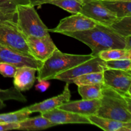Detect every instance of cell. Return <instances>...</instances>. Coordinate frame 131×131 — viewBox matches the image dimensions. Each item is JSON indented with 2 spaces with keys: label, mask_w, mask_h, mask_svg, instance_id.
Wrapping results in <instances>:
<instances>
[{
  "label": "cell",
  "mask_w": 131,
  "mask_h": 131,
  "mask_svg": "<svg viewBox=\"0 0 131 131\" xmlns=\"http://www.w3.org/2000/svg\"><path fill=\"white\" fill-rule=\"evenodd\" d=\"M63 35L72 37L88 46L91 54L97 56L100 52L110 49H125V38L114 31L110 26L97 24L91 29Z\"/></svg>",
  "instance_id": "obj_1"
},
{
  "label": "cell",
  "mask_w": 131,
  "mask_h": 131,
  "mask_svg": "<svg viewBox=\"0 0 131 131\" xmlns=\"http://www.w3.org/2000/svg\"><path fill=\"white\" fill-rule=\"evenodd\" d=\"M96 115L123 122H131V97L123 95L103 84Z\"/></svg>",
  "instance_id": "obj_2"
},
{
  "label": "cell",
  "mask_w": 131,
  "mask_h": 131,
  "mask_svg": "<svg viewBox=\"0 0 131 131\" xmlns=\"http://www.w3.org/2000/svg\"><path fill=\"white\" fill-rule=\"evenodd\" d=\"M94 56L92 54H72L64 53L56 49L52 54L43 62L37 70L38 81L51 80L58 74L67 71Z\"/></svg>",
  "instance_id": "obj_3"
},
{
  "label": "cell",
  "mask_w": 131,
  "mask_h": 131,
  "mask_svg": "<svg viewBox=\"0 0 131 131\" xmlns=\"http://www.w3.org/2000/svg\"><path fill=\"white\" fill-rule=\"evenodd\" d=\"M15 17L18 28L26 37L28 36L43 37L50 35L49 29L41 20L35 6L30 4L18 5Z\"/></svg>",
  "instance_id": "obj_4"
},
{
  "label": "cell",
  "mask_w": 131,
  "mask_h": 131,
  "mask_svg": "<svg viewBox=\"0 0 131 131\" xmlns=\"http://www.w3.org/2000/svg\"><path fill=\"white\" fill-rule=\"evenodd\" d=\"M0 44L34 58L27 43L26 37L14 20H6L0 23Z\"/></svg>",
  "instance_id": "obj_5"
},
{
  "label": "cell",
  "mask_w": 131,
  "mask_h": 131,
  "mask_svg": "<svg viewBox=\"0 0 131 131\" xmlns=\"http://www.w3.org/2000/svg\"><path fill=\"white\" fill-rule=\"evenodd\" d=\"M79 13L92 19L97 24L106 26H110L118 19L102 4L101 0L85 1Z\"/></svg>",
  "instance_id": "obj_6"
},
{
  "label": "cell",
  "mask_w": 131,
  "mask_h": 131,
  "mask_svg": "<svg viewBox=\"0 0 131 131\" xmlns=\"http://www.w3.org/2000/svg\"><path fill=\"white\" fill-rule=\"evenodd\" d=\"M103 84L123 95L131 97V72L106 69L103 71Z\"/></svg>",
  "instance_id": "obj_7"
},
{
  "label": "cell",
  "mask_w": 131,
  "mask_h": 131,
  "mask_svg": "<svg viewBox=\"0 0 131 131\" xmlns=\"http://www.w3.org/2000/svg\"><path fill=\"white\" fill-rule=\"evenodd\" d=\"M105 61L101 60L98 56H94L92 59L87 60L67 71L58 74L53 79L60 80L70 84L72 79L92 72H103L106 70Z\"/></svg>",
  "instance_id": "obj_8"
},
{
  "label": "cell",
  "mask_w": 131,
  "mask_h": 131,
  "mask_svg": "<svg viewBox=\"0 0 131 131\" xmlns=\"http://www.w3.org/2000/svg\"><path fill=\"white\" fill-rule=\"evenodd\" d=\"M97 24L90 18L78 13L61 19L57 26L52 29H49V32L63 35L65 33H73L91 29Z\"/></svg>",
  "instance_id": "obj_9"
},
{
  "label": "cell",
  "mask_w": 131,
  "mask_h": 131,
  "mask_svg": "<svg viewBox=\"0 0 131 131\" xmlns=\"http://www.w3.org/2000/svg\"><path fill=\"white\" fill-rule=\"evenodd\" d=\"M26 42L33 57L42 62L46 61L57 49L50 35L43 37L28 36Z\"/></svg>",
  "instance_id": "obj_10"
},
{
  "label": "cell",
  "mask_w": 131,
  "mask_h": 131,
  "mask_svg": "<svg viewBox=\"0 0 131 131\" xmlns=\"http://www.w3.org/2000/svg\"><path fill=\"white\" fill-rule=\"evenodd\" d=\"M0 62L7 63L17 68L28 67L38 70L43 62L26 56L0 44Z\"/></svg>",
  "instance_id": "obj_11"
},
{
  "label": "cell",
  "mask_w": 131,
  "mask_h": 131,
  "mask_svg": "<svg viewBox=\"0 0 131 131\" xmlns=\"http://www.w3.org/2000/svg\"><path fill=\"white\" fill-rule=\"evenodd\" d=\"M41 115L57 125L68 124H91L87 116L61 110L58 107L42 113Z\"/></svg>",
  "instance_id": "obj_12"
},
{
  "label": "cell",
  "mask_w": 131,
  "mask_h": 131,
  "mask_svg": "<svg viewBox=\"0 0 131 131\" xmlns=\"http://www.w3.org/2000/svg\"><path fill=\"white\" fill-rule=\"evenodd\" d=\"M69 83H66V85L64 86L62 93L58 95L46 99L42 102L35 103L31 106L26 107L31 113H42L57 108L63 103L70 101L71 93L69 88Z\"/></svg>",
  "instance_id": "obj_13"
},
{
  "label": "cell",
  "mask_w": 131,
  "mask_h": 131,
  "mask_svg": "<svg viewBox=\"0 0 131 131\" xmlns=\"http://www.w3.org/2000/svg\"><path fill=\"white\" fill-rule=\"evenodd\" d=\"M99 106L100 100L82 99L80 101H69L59 106L58 108L88 116L96 115Z\"/></svg>",
  "instance_id": "obj_14"
},
{
  "label": "cell",
  "mask_w": 131,
  "mask_h": 131,
  "mask_svg": "<svg viewBox=\"0 0 131 131\" xmlns=\"http://www.w3.org/2000/svg\"><path fill=\"white\" fill-rule=\"evenodd\" d=\"M36 72L35 69L28 67L17 68L14 77V86L20 92L30 90L36 81Z\"/></svg>",
  "instance_id": "obj_15"
},
{
  "label": "cell",
  "mask_w": 131,
  "mask_h": 131,
  "mask_svg": "<svg viewBox=\"0 0 131 131\" xmlns=\"http://www.w3.org/2000/svg\"><path fill=\"white\" fill-rule=\"evenodd\" d=\"M91 124L105 131H130L131 122H123L113 119L101 117L97 115L87 116Z\"/></svg>",
  "instance_id": "obj_16"
},
{
  "label": "cell",
  "mask_w": 131,
  "mask_h": 131,
  "mask_svg": "<svg viewBox=\"0 0 131 131\" xmlns=\"http://www.w3.org/2000/svg\"><path fill=\"white\" fill-rule=\"evenodd\" d=\"M19 127L17 130H40L57 126V125L45 118L42 115L33 118H27L19 122Z\"/></svg>",
  "instance_id": "obj_17"
},
{
  "label": "cell",
  "mask_w": 131,
  "mask_h": 131,
  "mask_svg": "<svg viewBox=\"0 0 131 131\" xmlns=\"http://www.w3.org/2000/svg\"><path fill=\"white\" fill-rule=\"evenodd\" d=\"M101 1L117 18L131 16V0Z\"/></svg>",
  "instance_id": "obj_18"
},
{
  "label": "cell",
  "mask_w": 131,
  "mask_h": 131,
  "mask_svg": "<svg viewBox=\"0 0 131 131\" xmlns=\"http://www.w3.org/2000/svg\"><path fill=\"white\" fill-rule=\"evenodd\" d=\"M29 4V0H0V10L9 19L14 20L18 5Z\"/></svg>",
  "instance_id": "obj_19"
},
{
  "label": "cell",
  "mask_w": 131,
  "mask_h": 131,
  "mask_svg": "<svg viewBox=\"0 0 131 131\" xmlns=\"http://www.w3.org/2000/svg\"><path fill=\"white\" fill-rule=\"evenodd\" d=\"M74 83L76 85H93L103 84V72H92L81 75L70 81V84Z\"/></svg>",
  "instance_id": "obj_20"
},
{
  "label": "cell",
  "mask_w": 131,
  "mask_h": 131,
  "mask_svg": "<svg viewBox=\"0 0 131 131\" xmlns=\"http://www.w3.org/2000/svg\"><path fill=\"white\" fill-rule=\"evenodd\" d=\"M102 84L78 86V92L82 99L100 100L102 97Z\"/></svg>",
  "instance_id": "obj_21"
},
{
  "label": "cell",
  "mask_w": 131,
  "mask_h": 131,
  "mask_svg": "<svg viewBox=\"0 0 131 131\" xmlns=\"http://www.w3.org/2000/svg\"><path fill=\"white\" fill-rule=\"evenodd\" d=\"M98 56L104 61L120 59H131V50L125 49H110L100 52Z\"/></svg>",
  "instance_id": "obj_22"
},
{
  "label": "cell",
  "mask_w": 131,
  "mask_h": 131,
  "mask_svg": "<svg viewBox=\"0 0 131 131\" xmlns=\"http://www.w3.org/2000/svg\"><path fill=\"white\" fill-rule=\"evenodd\" d=\"M110 28L119 35L127 37L131 35V16L118 18Z\"/></svg>",
  "instance_id": "obj_23"
},
{
  "label": "cell",
  "mask_w": 131,
  "mask_h": 131,
  "mask_svg": "<svg viewBox=\"0 0 131 131\" xmlns=\"http://www.w3.org/2000/svg\"><path fill=\"white\" fill-rule=\"evenodd\" d=\"M84 0H53L49 4L55 5L72 14L80 12Z\"/></svg>",
  "instance_id": "obj_24"
},
{
  "label": "cell",
  "mask_w": 131,
  "mask_h": 131,
  "mask_svg": "<svg viewBox=\"0 0 131 131\" xmlns=\"http://www.w3.org/2000/svg\"><path fill=\"white\" fill-rule=\"evenodd\" d=\"M31 114L26 107L14 112L0 114V123H19L29 117Z\"/></svg>",
  "instance_id": "obj_25"
},
{
  "label": "cell",
  "mask_w": 131,
  "mask_h": 131,
  "mask_svg": "<svg viewBox=\"0 0 131 131\" xmlns=\"http://www.w3.org/2000/svg\"><path fill=\"white\" fill-rule=\"evenodd\" d=\"M0 99L3 101L14 100L21 102L27 101L26 98L23 95L21 92L17 90L14 86L6 90L0 89Z\"/></svg>",
  "instance_id": "obj_26"
},
{
  "label": "cell",
  "mask_w": 131,
  "mask_h": 131,
  "mask_svg": "<svg viewBox=\"0 0 131 131\" xmlns=\"http://www.w3.org/2000/svg\"><path fill=\"white\" fill-rule=\"evenodd\" d=\"M106 69L131 72V59H120L105 61Z\"/></svg>",
  "instance_id": "obj_27"
},
{
  "label": "cell",
  "mask_w": 131,
  "mask_h": 131,
  "mask_svg": "<svg viewBox=\"0 0 131 131\" xmlns=\"http://www.w3.org/2000/svg\"><path fill=\"white\" fill-rule=\"evenodd\" d=\"M17 68L7 63L0 62V74L5 78H14Z\"/></svg>",
  "instance_id": "obj_28"
},
{
  "label": "cell",
  "mask_w": 131,
  "mask_h": 131,
  "mask_svg": "<svg viewBox=\"0 0 131 131\" xmlns=\"http://www.w3.org/2000/svg\"><path fill=\"white\" fill-rule=\"evenodd\" d=\"M19 123H0V131L17 130Z\"/></svg>",
  "instance_id": "obj_29"
},
{
  "label": "cell",
  "mask_w": 131,
  "mask_h": 131,
  "mask_svg": "<svg viewBox=\"0 0 131 131\" xmlns=\"http://www.w3.org/2000/svg\"><path fill=\"white\" fill-rule=\"evenodd\" d=\"M49 86L50 82L48 80H43L38 81V83L36 84L35 88L37 91L40 92H44L48 89Z\"/></svg>",
  "instance_id": "obj_30"
},
{
  "label": "cell",
  "mask_w": 131,
  "mask_h": 131,
  "mask_svg": "<svg viewBox=\"0 0 131 131\" xmlns=\"http://www.w3.org/2000/svg\"><path fill=\"white\" fill-rule=\"evenodd\" d=\"M53 0H29V4L32 6H41L44 4H49L51 1ZM85 1H90V0H84Z\"/></svg>",
  "instance_id": "obj_31"
},
{
  "label": "cell",
  "mask_w": 131,
  "mask_h": 131,
  "mask_svg": "<svg viewBox=\"0 0 131 131\" xmlns=\"http://www.w3.org/2000/svg\"><path fill=\"white\" fill-rule=\"evenodd\" d=\"M125 49L131 50V35L125 37Z\"/></svg>",
  "instance_id": "obj_32"
},
{
  "label": "cell",
  "mask_w": 131,
  "mask_h": 131,
  "mask_svg": "<svg viewBox=\"0 0 131 131\" xmlns=\"http://www.w3.org/2000/svg\"><path fill=\"white\" fill-rule=\"evenodd\" d=\"M9 20V19H8V18L6 17L3 14V13L1 12V10H0V23H2V22H3L4 20Z\"/></svg>",
  "instance_id": "obj_33"
},
{
  "label": "cell",
  "mask_w": 131,
  "mask_h": 131,
  "mask_svg": "<svg viewBox=\"0 0 131 131\" xmlns=\"http://www.w3.org/2000/svg\"><path fill=\"white\" fill-rule=\"evenodd\" d=\"M5 104L4 103V101H2L1 99H0V110H2L3 108H4V107H5Z\"/></svg>",
  "instance_id": "obj_34"
},
{
  "label": "cell",
  "mask_w": 131,
  "mask_h": 131,
  "mask_svg": "<svg viewBox=\"0 0 131 131\" xmlns=\"http://www.w3.org/2000/svg\"><path fill=\"white\" fill-rule=\"evenodd\" d=\"M102 1H116V0H102Z\"/></svg>",
  "instance_id": "obj_35"
}]
</instances>
